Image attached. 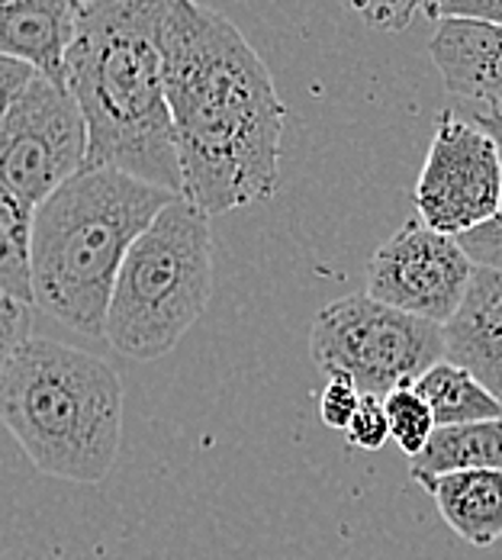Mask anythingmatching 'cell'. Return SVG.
Wrapping results in <instances>:
<instances>
[{
  "label": "cell",
  "instance_id": "obj_12",
  "mask_svg": "<svg viewBox=\"0 0 502 560\" xmlns=\"http://www.w3.org/2000/svg\"><path fill=\"white\" fill-rule=\"evenodd\" d=\"M445 361L467 368L502 406V268L477 265L464 306L445 326Z\"/></svg>",
  "mask_w": 502,
  "mask_h": 560
},
{
  "label": "cell",
  "instance_id": "obj_7",
  "mask_svg": "<svg viewBox=\"0 0 502 560\" xmlns=\"http://www.w3.org/2000/svg\"><path fill=\"white\" fill-rule=\"evenodd\" d=\"M87 162V126L71 91L43 74L0 126V197L36 213Z\"/></svg>",
  "mask_w": 502,
  "mask_h": 560
},
{
  "label": "cell",
  "instance_id": "obj_19",
  "mask_svg": "<svg viewBox=\"0 0 502 560\" xmlns=\"http://www.w3.org/2000/svg\"><path fill=\"white\" fill-rule=\"evenodd\" d=\"M367 26L381 33H402L422 10V0H341Z\"/></svg>",
  "mask_w": 502,
  "mask_h": 560
},
{
  "label": "cell",
  "instance_id": "obj_5",
  "mask_svg": "<svg viewBox=\"0 0 502 560\" xmlns=\"http://www.w3.org/2000/svg\"><path fill=\"white\" fill-rule=\"evenodd\" d=\"M210 296V217L177 197L132 242L113 283L104 338L126 358L159 361L197 326Z\"/></svg>",
  "mask_w": 502,
  "mask_h": 560
},
{
  "label": "cell",
  "instance_id": "obj_15",
  "mask_svg": "<svg viewBox=\"0 0 502 560\" xmlns=\"http://www.w3.org/2000/svg\"><path fill=\"white\" fill-rule=\"evenodd\" d=\"M412 387L429 402L435 425H470V422L502 419L500 399L487 390L467 368H460L454 361H439Z\"/></svg>",
  "mask_w": 502,
  "mask_h": 560
},
{
  "label": "cell",
  "instance_id": "obj_14",
  "mask_svg": "<svg viewBox=\"0 0 502 560\" xmlns=\"http://www.w3.org/2000/svg\"><path fill=\"white\" fill-rule=\"evenodd\" d=\"M502 470V419L470 425H439L429 445L409 457V477L425 487L447 474Z\"/></svg>",
  "mask_w": 502,
  "mask_h": 560
},
{
  "label": "cell",
  "instance_id": "obj_21",
  "mask_svg": "<svg viewBox=\"0 0 502 560\" xmlns=\"http://www.w3.org/2000/svg\"><path fill=\"white\" fill-rule=\"evenodd\" d=\"M30 326H33V306L0 296V374L13 358V351L30 338Z\"/></svg>",
  "mask_w": 502,
  "mask_h": 560
},
{
  "label": "cell",
  "instance_id": "obj_23",
  "mask_svg": "<svg viewBox=\"0 0 502 560\" xmlns=\"http://www.w3.org/2000/svg\"><path fill=\"white\" fill-rule=\"evenodd\" d=\"M36 74H39V71L30 68L26 61L0 56V126H3L7 113L13 110V104L20 101V94L33 84Z\"/></svg>",
  "mask_w": 502,
  "mask_h": 560
},
{
  "label": "cell",
  "instance_id": "obj_3",
  "mask_svg": "<svg viewBox=\"0 0 502 560\" xmlns=\"http://www.w3.org/2000/svg\"><path fill=\"white\" fill-rule=\"evenodd\" d=\"M180 194L113 168H84L33 213L36 306L81 336L101 338L113 283L132 242Z\"/></svg>",
  "mask_w": 502,
  "mask_h": 560
},
{
  "label": "cell",
  "instance_id": "obj_11",
  "mask_svg": "<svg viewBox=\"0 0 502 560\" xmlns=\"http://www.w3.org/2000/svg\"><path fill=\"white\" fill-rule=\"evenodd\" d=\"M429 56L451 94L502 107V26L460 16L442 20L429 39Z\"/></svg>",
  "mask_w": 502,
  "mask_h": 560
},
{
  "label": "cell",
  "instance_id": "obj_20",
  "mask_svg": "<svg viewBox=\"0 0 502 560\" xmlns=\"http://www.w3.org/2000/svg\"><path fill=\"white\" fill-rule=\"evenodd\" d=\"M361 399H364V396H361V390H358L351 381H345V377H329L326 390L319 396V416H323V422H326L329 429L345 432L348 422L354 419Z\"/></svg>",
  "mask_w": 502,
  "mask_h": 560
},
{
  "label": "cell",
  "instance_id": "obj_16",
  "mask_svg": "<svg viewBox=\"0 0 502 560\" xmlns=\"http://www.w3.org/2000/svg\"><path fill=\"white\" fill-rule=\"evenodd\" d=\"M30 238H33V213L0 197V296L36 306Z\"/></svg>",
  "mask_w": 502,
  "mask_h": 560
},
{
  "label": "cell",
  "instance_id": "obj_27",
  "mask_svg": "<svg viewBox=\"0 0 502 560\" xmlns=\"http://www.w3.org/2000/svg\"><path fill=\"white\" fill-rule=\"evenodd\" d=\"M500 223H502V210H500Z\"/></svg>",
  "mask_w": 502,
  "mask_h": 560
},
{
  "label": "cell",
  "instance_id": "obj_8",
  "mask_svg": "<svg viewBox=\"0 0 502 560\" xmlns=\"http://www.w3.org/2000/svg\"><path fill=\"white\" fill-rule=\"evenodd\" d=\"M416 210L429 229L454 238L500 220L502 155L477 122L442 110L416 180Z\"/></svg>",
  "mask_w": 502,
  "mask_h": 560
},
{
  "label": "cell",
  "instance_id": "obj_6",
  "mask_svg": "<svg viewBox=\"0 0 502 560\" xmlns=\"http://www.w3.org/2000/svg\"><path fill=\"white\" fill-rule=\"evenodd\" d=\"M310 354L329 377H345L361 396L384 399L445 361V329L367 293H351L316 316Z\"/></svg>",
  "mask_w": 502,
  "mask_h": 560
},
{
  "label": "cell",
  "instance_id": "obj_2",
  "mask_svg": "<svg viewBox=\"0 0 502 560\" xmlns=\"http://www.w3.org/2000/svg\"><path fill=\"white\" fill-rule=\"evenodd\" d=\"M174 0H97L81 10L65 84L87 126L84 168H113L180 194L162 26Z\"/></svg>",
  "mask_w": 502,
  "mask_h": 560
},
{
  "label": "cell",
  "instance_id": "obj_17",
  "mask_svg": "<svg viewBox=\"0 0 502 560\" xmlns=\"http://www.w3.org/2000/svg\"><path fill=\"white\" fill-rule=\"evenodd\" d=\"M384 409H387V419H390V439L409 457H416L419 451L425 448L429 439L439 429L429 402L419 396L416 387H399V390L387 393Z\"/></svg>",
  "mask_w": 502,
  "mask_h": 560
},
{
  "label": "cell",
  "instance_id": "obj_1",
  "mask_svg": "<svg viewBox=\"0 0 502 560\" xmlns=\"http://www.w3.org/2000/svg\"><path fill=\"white\" fill-rule=\"evenodd\" d=\"M162 56L180 197L207 217L275 197L287 107L242 30L200 0H174Z\"/></svg>",
  "mask_w": 502,
  "mask_h": 560
},
{
  "label": "cell",
  "instance_id": "obj_10",
  "mask_svg": "<svg viewBox=\"0 0 502 560\" xmlns=\"http://www.w3.org/2000/svg\"><path fill=\"white\" fill-rule=\"evenodd\" d=\"M81 10V0H0V56L26 61L43 78L65 84V58Z\"/></svg>",
  "mask_w": 502,
  "mask_h": 560
},
{
  "label": "cell",
  "instance_id": "obj_18",
  "mask_svg": "<svg viewBox=\"0 0 502 560\" xmlns=\"http://www.w3.org/2000/svg\"><path fill=\"white\" fill-rule=\"evenodd\" d=\"M348 442L361 451H381L390 442V419H387V409H384V399L381 396H364L354 419L348 422L345 429Z\"/></svg>",
  "mask_w": 502,
  "mask_h": 560
},
{
  "label": "cell",
  "instance_id": "obj_24",
  "mask_svg": "<svg viewBox=\"0 0 502 560\" xmlns=\"http://www.w3.org/2000/svg\"><path fill=\"white\" fill-rule=\"evenodd\" d=\"M474 122H477V126L493 139V142H497V149H500V155H502V113L490 107L487 113H477V119H474Z\"/></svg>",
  "mask_w": 502,
  "mask_h": 560
},
{
  "label": "cell",
  "instance_id": "obj_9",
  "mask_svg": "<svg viewBox=\"0 0 502 560\" xmlns=\"http://www.w3.org/2000/svg\"><path fill=\"white\" fill-rule=\"evenodd\" d=\"M477 265L464 245L419 217L396 229L367 265V296L445 329L474 283Z\"/></svg>",
  "mask_w": 502,
  "mask_h": 560
},
{
  "label": "cell",
  "instance_id": "obj_25",
  "mask_svg": "<svg viewBox=\"0 0 502 560\" xmlns=\"http://www.w3.org/2000/svg\"><path fill=\"white\" fill-rule=\"evenodd\" d=\"M87 3H97V0H81V7H87Z\"/></svg>",
  "mask_w": 502,
  "mask_h": 560
},
{
  "label": "cell",
  "instance_id": "obj_4",
  "mask_svg": "<svg viewBox=\"0 0 502 560\" xmlns=\"http://www.w3.org/2000/svg\"><path fill=\"white\" fill-rule=\"evenodd\" d=\"M0 422L39 474L101 483L122 445V381L84 348L30 336L0 374Z\"/></svg>",
  "mask_w": 502,
  "mask_h": 560
},
{
  "label": "cell",
  "instance_id": "obj_26",
  "mask_svg": "<svg viewBox=\"0 0 502 560\" xmlns=\"http://www.w3.org/2000/svg\"><path fill=\"white\" fill-rule=\"evenodd\" d=\"M493 110H500V113H502V107H493Z\"/></svg>",
  "mask_w": 502,
  "mask_h": 560
},
{
  "label": "cell",
  "instance_id": "obj_22",
  "mask_svg": "<svg viewBox=\"0 0 502 560\" xmlns=\"http://www.w3.org/2000/svg\"><path fill=\"white\" fill-rule=\"evenodd\" d=\"M422 13L432 20H483L502 26V0H422Z\"/></svg>",
  "mask_w": 502,
  "mask_h": 560
},
{
  "label": "cell",
  "instance_id": "obj_13",
  "mask_svg": "<svg viewBox=\"0 0 502 560\" xmlns=\"http://www.w3.org/2000/svg\"><path fill=\"white\" fill-rule=\"evenodd\" d=\"M425 490L445 525L470 548H493L502 538V470H467L429 480Z\"/></svg>",
  "mask_w": 502,
  "mask_h": 560
}]
</instances>
